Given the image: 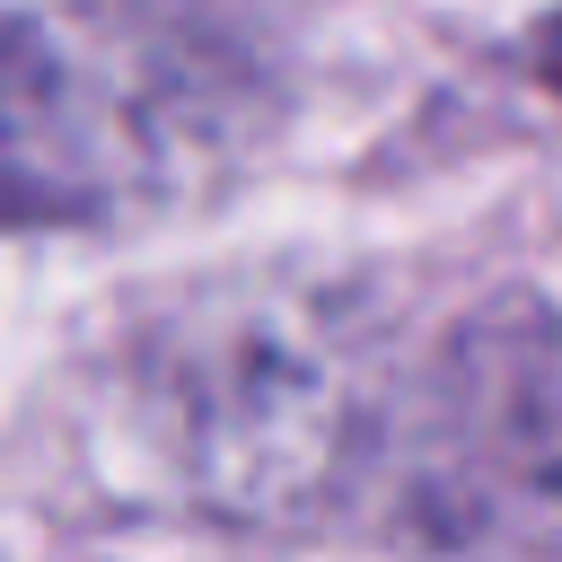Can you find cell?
<instances>
[{
	"mask_svg": "<svg viewBox=\"0 0 562 562\" xmlns=\"http://www.w3.org/2000/svg\"><path fill=\"white\" fill-rule=\"evenodd\" d=\"M140 184V132L53 26L0 9V220H97Z\"/></svg>",
	"mask_w": 562,
	"mask_h": 562,
	"instance_id": "6da1fadb",
	"label": "cell"
},
{
	"mask_svg": "<svg viewBox=\"0 0 562 562\" xmlns=\"http://www.w3.org/2000/svg\"><path fill=\"white\" fill-rule=\"evenodd\" d=\"M544 70H553V79H562V26H553V53H544Z\"/></svg>",
	"mask_w": 562,
	"mask_h": 562,
	"instance_id": "7a4b0ae2",
	"label": "cell"
}]
</instances>
